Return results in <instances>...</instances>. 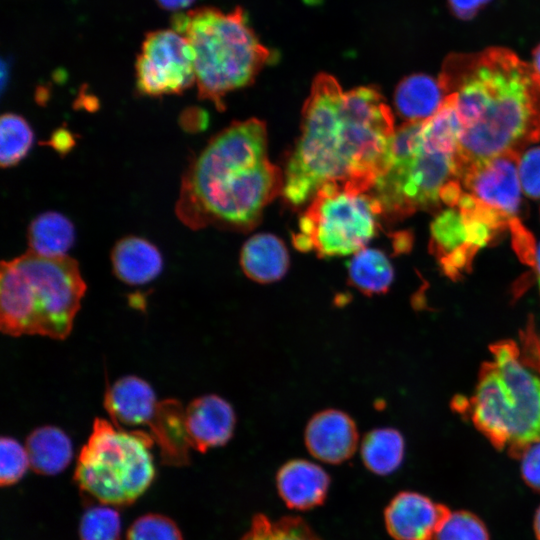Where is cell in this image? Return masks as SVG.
I'll list each match as a JSON object with an SVG mask.
<instances>
[{
	"mask_svg": "<svg viewBox=\"0 0 540 540\" xmlns=\"http://www.w3.org/2000/svg\"><path fill=\"white\" fill-rule=\"evenodd\" d=\"M394 132L391 109L375 87L343 90L333 76L319 74L305 101L301 135L284 174L285 200L300 206L327 183L369 192Z\"/></svg>",
	"mask_w": 540,
	"mask_h": 540,
	"instance_id": "cell-1",
	"label": "cell"
},
{
	"mask_svg": "<svg viewBox=\"0 0 540 540\" xmlns=\"http://www.w3.org/2000/svg\"><path fill=\"white\" fill-rule=\"evenodd\" d=\"M438 80L445 96L455 95L462 125L457 173L502 153L520 154L540 139V75L512 50L450 53Z\"/></svg>",
	"mask_w": 540,
	"mask_h": 540,
	"instance_id": "cell-2",
	"label": "cell"
},
{
	"mask_svg": "<svg viewBox=\"0 0 540 540\" xmlns=\"http://www.w3.org/2000/svg\"><path fill=\"white\" fill-rule=\"evenodd\" d=\"M284 175L267 153L265 124L255 118L217 134L184 174L176 214L192 229L248 231L283 190Z\"/></svg>",
	"mask_w": 540,
	"mask_h": 540,
	"instance_id": "cell-3",
	"label": "cell"
},
{
	"mask_svg": "<svg viewBox=\"0 0 540 540\" xmlns=\"http://www.w3.org/2000/svg\"><path fill=\"white\" fill-rule=\"evenodd\" d=\"M86 291L77 261L31 251L1 262L0 327L4 334L65 339Z\"/></svg>",
	"mask_w": 540,
	"mask_h": 540,
	"instance_id": "cell-4",
	"label": "cell"
},
{
	"mask_svg": "<svg viewBox=\"0 0 540 540\" xmlns=\"http://www.w3.org/2000/svg\"><path fill=\"white\" fill-rule=\"evenodd\" d=\"M473 396L464 404L475 427L498 450L520 459L540 441V377L513 341L491 347Z\"/></svg>",
	"mask_w": 540,
	"mask_h": 540,
	"instance_id": "cell-5",
	"label": "cell"
},
{
	"mask_svg": "<svg viewBox=\"0 0 540 540\" xmlns=\"http://www.w3.org/2000/svg\"><path fill=\"white\" fill-rule=\"evenodd\" d=\"M171 22L192 48L199 96L218 109L224 108L230 91L249 84L271 60V51L249 27L240 7L230 12L211 7L178 12Z\"/></svg>",
	"mask_w": 540,
	"mask_h": 540,
	"instance_id": "cell-6",
	"label": "cell"
},
{
	"mask_svg": "<svg viewBox=\"0 0 540 540\" xmlns=\"http://www.w3.org/2000/svg\"><path fill=\"white\" fill-rule=\"evenodd\" d=\"M154 440L141 429L126 430L96 418L82 447L74 473L81 491L101 504L126 506L135 502L155 477Z\"/></svg>",
	"mask_w": 540,
	"mask_h": 540,
	"instance_id": "cell-7",
	"label": "cell"
},
{
	"mask_svg": "<svg viewBox=\"0 0 540 540\" xmlns=\"http://www.w3.org/2000/svg\"><path fill=\"white\" fill-rule=\"evenodd\" d=\"M422 122H406L395 129L381 173L369 191L389 218L438 206L441 189L459 179L455 156L422 148Z\"/></svg>",
	"mask_w": 540,
	"mask_h": 540,
	"instance_id": "cell-8",
	"label": "cell"
},
{
	"mask_svg": "<svg viewBox=\"0 0 540 540\" xmlns=\"http://www.w3.org/2000/svg\"><path fill=\"white\" fill-rule=\"evenodd\" d=\"M381 207L369 192L327 183L301 215L294 246L319 257L355 254L376 235Z\"/></svg>",
	"mask_w": 540,
	"mask_h": 540,
	"instance_id": "cell-9",
	"label": "cell"
},
{
	"mask_svg": "<svg viewBox=\"0 0 540 540\" xmlns=\"http://www.w3.org/2000/svg\"><path fill=\"white\" fill-rule=\"evenodd\" d=\"M195 83L194 54L188 40L172 29L146 35L136 61V84L147 96L178 94Z\"/></svg>",
	"mask_w": 540,
	"mask_h": 540,
	"instance_id": "cell-10",
	"label": "cell"
},
{
	"mask_svg": "<svg viewBox=\"0 0 540 540\" xmlns=\"http://www.w3.org/2000/svg\"><path fill=\"white\" fill-rule=\"evenodd\" d=\"M519 161V153H502L461 168L458 177L466 192L513 220L520 207Z\"/></svg>",
	"mask_w": 540,
	"mask_h": 540,
	"instance_id": "cell-11",
	"label": "cell"
},
{
	"mask_svg": "<svg viewBox=\"0 0 540 540\" xmlns=\"http://www.w3.org/2000/svg\"><path fill=\"white\" fill-rule=\"evenodd\" d=\"M450 509L412 491L399 492L384 511L385 526L395 540H433Z\"/></svg>",
	"mask_w": 540,
	"mask_h": 540,
	"instance_id": "cell-12",
	"label": "cell"
},
{
	"mask_svg": "<svg viewBox=\"0 0 540 540\" xmlns=\"http://www.w3.org/2000/svg\"><path fill=\"white\" fill-rule=\"evenodd\" d=\"M235 412L218 395H204L191 401L184 409V429L190 449L204 453L225 445L233 436Z\"/></svg>",
	"mask_w": 540,
	"mask_h": 540,
	"instance_id": "cell-13",
	"label": "cell"
},
{
	"mask_svg": "<svg viewBox=\"0 0 540 540\" xmlns=\"http://www.w3.org/2000/svg\"><path fill=\"white\" fill-rule=\"evenodd\" d=\"M354 420L345 412L326 409L308 421L304 441L310 454L329 464H340L353 456L358 446Z\"/></svg>",
	"mask_w": 540,
	"mask_h": 540,
	"instance_id": "cell-14",
	"label": "cell"
},
{
	"mask_svg": "<svg viewBox=\"0 0 540 540\" xmlns=\"http://www.w3.org/2000/svg\"><path fill=\"white\" fill-rule=\"evenodd\" d=\"M152 387L137 376L118 379L104 396V407L112 423L119 427H142L153 425L159 409Z\"/></svg>",
	"mask_w": 540,
	"mask_h": 540,
	"instance_id": "cell-15",
	"label": "cell"
},
{
	"mask_svg": "<svg viewBox=\"0 0 540 540\" xmlns=\"http://www.w3.org/2000/svg\"><path fill=\"white\" fill-rule=\"evenodd\" d=\"M430 247L444 273L454 279L471 267L478 252L470 242L466 225L457 207H450L434 219L431 224Z\"/></svg>",
	"mask_w": 540,
	"mask_h": 540,
	"instance_id": "cell-16",
	"label": "cell"
},
{
	"mask_svg": "<svg viewBox=\"0 0 540 540\" xmlns=\"http://www.w3.org/2000/svg\"><path fill=\"white\" fill-rule=\"evenodd\" d=\"M276 485L288 508L306 511L324 503L330 486V476L313 462L293 459L278 470Z\"/></svg>",
	"mask_w": 540,
	"mask_h": 540,
	"instance_id": "cell-17",
	"label": "cell"
},
{
	"mask_svg": "<svg viewBox=\"0 0 540 540\" xmlns=\"http://www.w3.org/2000/svg\"><path fill=\"white\" fill-rule=\"evenodd\" d=\"M244 274L254 282L269 284L280 280L289 268V253L284 242L272 234L249 238L240 253Z\"/></svg>",
	"mask_w": 540,
	"mask_h": 540,
	"instance_id": "cell-18",
	"label": "cell"
},
{
	"mask_svg": "<svg viewBox=\"0 0 540 540\" xmlns=\"http://www.w3.org/2000/svg\"><path fill=\"white\" fill-rule=\"evenodd\" d=\"M114 274L129 285H143L162 271L163 258L159 250L146 239L129 236L119 240L111 254Z\"/></svg>",
	"mask_w": 540,
	"mask_h": 540,
	"instance_id": "cell-19",
	"label": "cell"
},
{
	"mask_svg": "<svg viewBox=\"0 0 540 540\" xmlns=\"http://www.w3.org/2000/svg\"><path fill=\"white\" fill-rule=\"evenodd\" d=\"M445 97L439 80L426 74H413L398 84L394 104L406 122L425 121L440 108Z\"/></svg>",
	"mask_w": 540,
	"mask_h": 540,
	"instance_id": "cell-20",
	"label": "cell"
},
{
	"mask_svg": "<svg viewBox=\"0 0 540 540\" xmlns=\"http://www.w3.org/2000/svg\"><path fill=\"white\" fill-rule=\"evenodd\" d=\"M31 469L41 475H56L71 462L72 443L67 434L55 426L33 430L26 440Z\"/></svg>",
	"mask_w": 540,
	"mask_h": 540,
	"instance_id": "cell-21",
	"label": "cell"
},
{
	"mask_svg": "<svg viewBox=\"0 0 540 540\" xmlns=\"http://www.w3.org/2000/svg\"><path fill=\"white\" fill-rule=\"evenodd\" d=\"M462 125L460 123L454 94L446 95L440 108L422 122L419 139L422 148L455 156L460 144Z\"/></svg>",
	"mask_w": 540,
	"mask_h": 540,
	"instance_id": "cell-22",
	"label": "cell"
},
{
	"mask_svg": "<svg viewBox=\"0 0 540 540\" xmlns=\"http://www.w3.org/2000/svg\"><path fill=\"white\" fill-rule=\"evenodd\" d=\"M75 239L73 224L58 212L38 215L28 229L29 250L44 257H62Z\"/></svg>",
	"mask_w": 540,
	"mask_h": 540,
	"instance_id": "cell-23",
	"label": "cell"
},
{
	"mask_svg": "<svg viewBox=\"0 0 540 540\" xmlns=\"http://www.w3.org/2000/svg\"><path fill=\"white\" fill-rule=\"evenodd\" d=\"M393 278V266L385 253L379 249L365 247L353 254L349 261L350 284L367 296L387 292Z\"/></svg>",
	"mask_w": 540,
	"mask_h": 540,
	"instance_id": "cell-24",
	"label": "cell"
},
{
	"mask_svg": "<svg viewBox=\"0 0 540 540\" xmlns=\"http://www.w3.org/2000/svg\"><path fill=\"white\" fill-rule=\"evenodd\" d=\"M404 439L393 428H378L368 432L361 443V457L368 470L380 476L396 471L404 458Z\"/></svg>",
	"mask_w": 540,
	"mask_h": 540,
	"instance_id": "cell-25",
	"label": "cell"
},
{
	"mask_svg": "<svg viewBox=\"0 0 540 540\" xmlns=\"http://www.w3.org/2000/svg\"><path fill=\"white\" fill-rule=\"evenodd\" d=\"M241 540H322L297 516H284L271 520L265 514H256Z\"/></svg>",
	"mask_w": 540,
	"mask_h": 540,
	"instance_id": "cell-26",
	"label": "cell"
},
{
	"mask_svg": "<svg viewBox=\"0 0 540 540\" xmlns=\"http://www.w3.org/2000/svg\"><path fill=\"white\" fill-rule=\"evenodd\" d=\"M33 132L21 116L6 113L0 121V162L3 167L18 163L30 150Z\"/></svg>",
	"mask_w": 540,
	"mask_h": 540,
	"instance_id": "cell-27",
	"label": "cell"
},
{
	"mask_svg": "<svg viewBox=\"0 0 540 540\" xmlns=\"http://www.w3.org/2000/svg\"><path fill=\"white\" fill-rule=\"evenodd\" d=\"M121 518L109 505L88 507L80 519V540H120Z\"/></svg>",
	"mask_w": 540,
	"mask_h": 540,
	"instance_id": "cell-28",
	"label": "cell"
},
{
	"mask_svg": "<svg viewBox=\"0 0 540 540\" xmlns=\"http://www.w3.org/2000/svg\"><path fill=\"white\" fill-rule=\"evenodd\" d=\"M433 540H490L485 523L474 513L458 510L450 513Z\"/></svg>",
	"mask_w": 540,
	"mask_h": 540,
	"instance_id": "cell-29",
	"label": "cell"
},
{
	"mask_svg": "<svg viewBox=\"0 0 540 540\" xmlns=\"http://www.w3.org/2000/svg\"><path fill=\"white\" fill-rule=\"evenodd\" d=\"M126 540H183V538L172 519L150 513L140 516L131 524Z\"/></svg>",
	"mask_w": 540,
	"mask_h": 540,
	"instance_id": "cell-30",
	"label": "cell"
},
{
	"mask_svg": "<svg viewBox=\"0 0 540 540\" xmlns=\"http://www.w3.org/2000/svg\"><path fill=\"white\" fill-rule=\"evenodd\" d=\"M0 457L1 486L16 484L30 467L26 447L12 437H1Z\"/></svg>",
	"mask_w": 540,
	"mask_h": 540,
	"instance_id": "cell-31",
	"label": "cell"
},
{
	"mask_svg": "<svg viewBox=\"0 0 540 540\" xmlns=\"http://www.w3.org/2000/svg\"><path fill=\"white\" fill-rule=\"evenodd\" d=\"M519 181L524 193L540 199V147L524 153L518 166Z\"/></svg>",
	"mask_w": 540,
	"mask_h": 540,
	"instance_id": "cell-32",
	"label": "cell"
},
{
	"mask_svg": "<svg viewBox=\"0 0 540 540\" xmlns=\"http://www.w3.org/2000/svg\"><path fill=\"white\" fill-rule=\"evenodd\" d=\"M520 459L524 482L534 491L540 492V441L529 446Z\"/></svg>",
	"mask_w": 540,
	"mask_h": 540,
	"instance_id": "cell-33",
	"label": "cell"
},
{
	"mask_svg": "<svg viewBox=\"0 0 540 540\" xmlns=\"http://www.w3.org/2000/svg\"><path fill=\"white\" fill-rule=\"evenodd\" d=\"M509 228L513 236V245L522 261L530 266H534L536 248L533 237L522 226L518 219L511 221Z\"/></svg>",
	"mask_w": 540,
	"mask_h": 540,
	"instance_id": "cell-34",
	"label": "cell"
},
{
	"mask_svg": "<svg viewBox=\"0 0 540 540\" xmlns=\"http://www.w3.org/2000/svg\"><path fill=\"white\" fill-rule=\"evenodd\" d=\"M492 0H447L448 9L451 14L463 21L472 20L482 11Z\"/></svg>",
	"mask_w": 540,
	"mask_h": 540,
	"instance_id": "cell-35",
	"label": "cell"
},
{
	"mask_svg": "<svg viewBox=\"0 0 540 540\" xmlns=\"http://www.w3.org/2000/svg\"><path fill=\"white\" fill-rule=\"evenodd\" d=\"M158 4L171 11H180L184 8H187L195 0H156Z\"/></svg>",
	"mask_w": 540,
	"mask_h": 540,
	"instance_id": "cell-36",
	"label": "cell"
},
{
	"mask_svg": "<svg viewBox=\"0 0 540 540\" xmlns=\"http://www.w3.org/2000/svg\"><path fill=\"white\" fill-rule=\"evenodd\" d=\"M532 58H533V67L537 71V73L540 75V43L534 48L532 52Z\"/></svg>",
	"mask_w": 540,
	"mask_h": 540,
	"instance_id": "cell-37",
	"label": "cell"
},
{
	"mask_svg": "<svg viewBox=\"0 0 540 540\" xmlns=\"http://www.w3.org/2000/svg\"><path fill=\"white\" fill-rule=\"evenodd\" d=\"M534 532L537 540H540V506L536 510L533 522Z\"/></svg>",
	"mask_w": 540,
	"mask_h": 540,
	"instance_id": "cell-38",
	"label": "cell"
},
{
	"mask_svg": "<svg viewBox=\"0 0 540 540\" xmlns=\"http://www.w3.org/2000/svg\"><path fill=\"white\" fill-rule=\"evenodd\" d=\"M538 278H540V245L536 248L534 266Z\"/></svg>",
	"mask_w": 540,
	"mask_h": 540,
	"instance_id": "cell-39",
	"label": "cell"
},
{
	"mask_svg": "<svg viewBox=\"0 0 540 540\" xmlns=\"http://www.w3.org/2000/svg\"><path fill=\"white\" fill-rule=\"evenodd\" d=\"M538 282H539V289H540V278H538Z\"/></svg>",
	"mask_w": 540,
	"mask_h": 540,
	"instance_id": "cell-40",
	"label": "cell"
}]
</instances>
